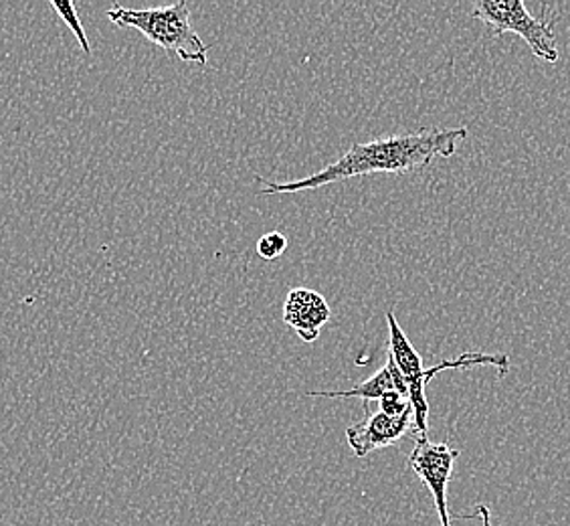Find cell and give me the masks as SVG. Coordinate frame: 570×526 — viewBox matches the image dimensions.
Wrapping results in <instances>:
<instances>
[{"mask_svg":"<svg viewBox=\"0 0 570 526\" xmlns=\"http://www.w3.org/2000/svg\"><path fill=\"white\" fill-rule=\"evenodd\" d=\"M468 138L465 128H448V130H423L403 136H386L371 143L354 144L351 150L336 163L326 166L316 175L297 178L292 183H269L262 188V195H297L304 191L326 187L332 183H341L356 176L405 175L421 171L438 158H450L458 150L461 140Z\"/></svg>","mask_w":570,"mask_h":526,"instance_id":"6da1fadb","label":"cell"},{"mask_svg":"<svg viewBox=\"0 0 570 526\" xmlns=\"http://www.w3.org/2000/svg\"><path fill=\"white\" fill-rule=\"evenodd\" d=\"M106 17L118 27L138 29L146 39L168 53H175L185 64L207 66L209 61L207 45L193 29L190 9L185 0L158 9H124L116 4L106 12Z\"/></svg>","mask_w":570,"mask_h":526,"instance_id":"7a4b0ae2","label":"cell"},{"mask_svg":"<svg viewBox=\"0 0 570 526\" xmlns=\"http://www.w3.org/2000/svg\"><path fill=\"white\" fill-rule=\"evenodd\" d=\"M472 17L485 22L495 37L515 33L527 41L534 56L549 64L559 61L554 25L537 19L522 0H480L473 4Z\"/></svg>","mask_w":570,"mask_h":526,"instance_id":"3957f363","label":"cell"},{"mask_svg":"<svg viewBox=\"0 0 570 526\" xmlns=\"http://www.w3.org/2000/svg\"><path fill=\"white\" fill-rule=\"evenodd\" d=\"M460 450L450 444H435L431 439H417L415 450L409 454V468L425 484L433 496L441 526H451L448 508V486H450L453 464L460 458Z\"/></svg>","mask_w":570,"mask_h":526,"instance_id":"277c9868","label":"cell"},{"mask_svg":"<svg viewBox=\"0 0 570 526\" xmlns=\"http://www.w3.org/2000/svg\"><path fill=\"white\" fill-rule=\"evenodd\" d=\"M472 367H495L500 377H504L510 371V359L505 354H488V352H463L455 359H445L431 369H423L413 381L406 383L409 391V403L413 407L415 413V429H417V439L429 438V403L428 389L429 381L448 369H472Z\"/></svg>","mask_w":570,"mask_h":526,"instance_id":"5b68a950","label":"cell"},{"mask_svg":"<svg viewBox=\"0 0 570 526\" xmlns=\"http://www.w3.org/2000/svg\"><path fill=\"white\" fill-rule=\"evenodd\" d=\"M406 436H415L417 439L413 407H409L405 413L399 417L384 416L383 411L368 413L364 421L346 429L348 446L356 458H364L373 451L389 448Z\"/></svg>","mask_w":570,"mask_h":526,"instance_id":"8992f818","label":"cell"},{"mask_svg":"<svg viewBox=\"0 0 570 526\" xmlns=\"http://www.w3.org/2000/svg\"><path fill=\"white\" fill-rule=\"evenodd\" d=\"M330 320L328 302L314 290L296 288L284 304V322L304 342L318 340L320 332Z\"/></svg>","mask_w":570,"mask_h":526,"instance_id":"52a82bcc","label":"cell"},{"mask_svg":"<svg viewBox=\"0 0 570 526\" xmlns=\"http://www.w3.org/2000/svg\"><path fill=\"white\" fill-rule=\"evenodd\" d=\"M391 391L405 394L406 399H409L405 379H403L401 371L396 369L395 361L389 357V361H386L383 369H379L371 379H366L364 383L352 387L348 391H309L306 394L307 397H332V399L334 397L336 399L338 397H344V399L346 397H361L362 401H364V411H366L371 401H379L384 393H391Z\"/></svg>","mask_w":570,"mask_h":526,"instance_id":"ba28073f","label":"cell"},{"mask_svg":"<svg viewBox=\"0 0 570 526\" xmlns=\"http://www.w3.org/2000/svg\"><path fill=\"white\" fill-rule=\"evenodd\" d=\"M51 7H53L57 14L61 17V21L66 22L67 27L71 29V33L76 35V39L79 41V45H81L83 53L89 56V53H91V45H89L88 35H86L83 25L79 21L76 4H73V2H69V0H51Z\"/></svg>","mask_w":570,"mask_h":526,"instance_id":"9c48e42d","label":"cell"},{"mask_svg":"<svg viewBox=\"0 0 570 526\" xmlns=\"http://www.w3.org/2000/svg\"><path fill=\"white\" fill-rule=\"evenodd\" d=\"M285 250H287V237L279 231L265 233L264 237L257 242V253L265 262H274Z\"/></svg>","mask_w":570,"mask_h":526,"instance_id":"30bf717a","label":"cell"},{"mask_svg":"<svg viewBox=\"0 0 570 526\" xmlns=\"http://www.w3.org/2000/svg\"><path fill=\"white\" fill-rule=\"evenodd\" d=\"M379 411H383L384 416L389 417H399L405 413L406 409L411 407L409 403V399H406L405 394L396 393V391H391V393H384L381 399H379Z\"/></svg>","mask_w":570,"mask_h":526,"instance_id":"8fae6325","label":"cell"},{"mask_svg":"<svg viewBox=\"0 0 570 526\" xmlns=\"http://www.w3.org/2000/svg\"><path fill=\"white\" fill-rule=\"evenodd\" d=\"M463 518H480L483 526H492V515H490V508L485 505L475 506V510H473L472 515H465Z\"/></svg>","mask_w":570,"mask_h":526,"instance_id":"7c38bea8","label":"cell"}]
</instances>
